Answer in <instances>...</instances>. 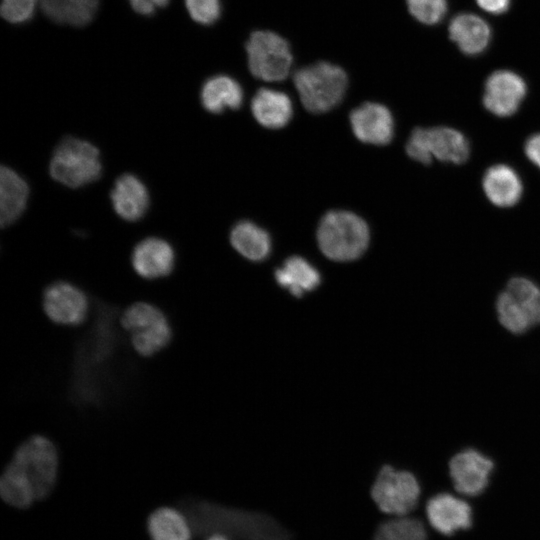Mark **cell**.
<instances>
[{
    "label": "cell",
    "mask_w": 540,
    "mask_h": 540,
    "mask_svg": "<svg viewBox=\"0 0 540 540\" xmlns=\"http://www.w3.org/2000/svg\"><path fill=\"white\" fill-rule=\"evenodd\" d=\"M119 325L129 335L130 348L140 357H155L173 342L174 330L168 315L149 300L129 303L119 314Z\"/></svg>",
    "instance_id": "obj_1"
},
{
    "label": "cell",
    "mask_w": 540,
    "mask_h": 540,
    "mask_svg": "<svg viewBox=\"0 0 540 540\" xmlns=\"http://www.w3.org/2000/svg\"><path fill=\"white\" fill-rule=\"evenodd\" d=\"M317 241L322 253L334 261L359 258L369 243L366 222L354 213L330 211L321 219Z\"/></svg>",
    "instance_id": "obj_2"
},
{
    "label": "cell",
    "mask_w": 540,
    "mask_h": 540,
    "mask_svg": "<svg viewBox=\"0 0 540 540\" xmlns=\"http://www.w3.org/2000/svg\"><path fill=\"white\" fill-rule=\"evenodd\" d=\"M303 106L311 113H324L341 102L348 78L344 70L328 62L298 69L293 76Z\"/></svg>",
    "instance_id": "obj_3"
},
{
    "label": "cell",
    "mask_w": 540,
    "mask_h": 540,
    "mask_svg": "<svg viewBox=\"0 0 540 540\" xmlns=\"http://www.w3.org/2000/svg\"><path fill=\"white\" fill-rule=\"evenodd\" d=\"M49 170L52 178L63 185L84 186L101 175L99 150L85 140L66 137L55 148Z\"/></svg>",
    "instance_id": "obj_4"
},
{
    "label": "cell",
    "mask_w": 540,
    "mask_h": 540,
    "mask_svg": "<svg viewBox=\"0 0 540 540\" xmlns=\"http://www.w3.org/2000/svg\"><path fill=\"white\" fill-rule=\"evenodd\" d=\"M500 323L508 331L521 334L540 324V287L524 277L507 283L496 301Z\"/></svg>",
    "instance_id": "obj_5"
},
{
    "label": "cell",
    "mask_w": 540,
    "mask_h": 540,
    "mask_svg": "<svg viewBox=\"0 0 540 540\" xmlns=\"http://www.w3.org/2000/svg\"><path fill=\"white\" fill-rule=\"evenodd\" d=\"M11 463L28 479L37 500L51 492L57 476L58 453L49 438L30 436L17 447Z\"/></svg>",
    "instance_id": "obj_6"
},
{
    "label": "cell",
    "mask_w": 540,
    "mask_h": 540,
    "mask_svg": "<svg viewBox=\"0 0 540 540\" xmlns=\"http://www.w3.org/2000/svg\"><path fill=\"white\" fill-rule=\"evenodd\" d=\"M406 152L410 158L422 164L439 161L461 164L470 153L469 142L458 130L446 127L414 129L407 141Z\"/></svg>",
    "instance_id": "obj_7"
},
{
    "label": "cell",
    "mask_w": 540,
    "mask_h": 540,
    "mask_svg": "<svg viewBox=\"0 0 540 540\" xmlns=\"http://www.w3.org/2000/svg\"><path fill=\"white\" fill-rule=\"evenodd\" d=\"M40 306L53 324L72 328L84 324L91 311V300L85 289L68 280H54L41 291Z\"/></svg>",
    "instance_id": "obj_8"
},
{
    "label": "cell",
    "mask_w": 540,
    "mask_h": 540,
    "mask_svg": "<svg viewBox=\"0 0 540 540\" xmlns=\"http://www.w3.org/2000/svg\"><path fill=\"white\" fill-rule=\"evenodd\" d=\"M370 496L381 512L406 516L417 506L420 485L411 472L384 465L375 476Z\"/></svg>",
    "instance_id": "obj_9"
},
{
    "label": "cell",
    "mask_w": 540,
    "mask_h": 540,
    "mask_svg": "<svg viewBox=\"0 0 540 540\" xmlns=\"http://www.w3.org/2000/svg\"><path fill=\"white\" fill-rule=\"evenodd\" d=\"M248 66L252 75L265 81L284 80L293 57L289 43L271 31H255L246 43Z\"/></svg>",
    "instance_id": "obj_10"
},
{
    "label": "cell",
    "mask_w": 540,
    "mask_h": 540,
    "mask_svg": "<svg viewBox=\"0 0 540 540\" xmlns=\"http://www.w3.org/2000/svg\"><path fill=\"white\" fill-rule=\"evenodd\" d=\"M527 93L524 79L517 73L500 69L490 74L485 82L483 105L499 117L513 115Z\"/></svg>",
    "instance_id": "obj_11"
},
{
    "label": "cell",
    "mask_w": 540,
    "mask_h": 540,
    "mask_svg": "<svg viewBox=\"0 0 540 540\" xmlns=\"http://www.w3.org/2000/svg\"><path fill=\"white\" fill-rule=\"evenodd\" d=\"M175 261V251L171 244L158 237L143 239L135 245L131 254L134 273L146 281L168 277L175 268Z\"/></svg>",
    "instance_id": "obj_12"
},
{
    "label": "cell",
    "mask_w": 540,
    "mask_h": 540,
    "mask_svg": "<svg viewBox=\"0 0 540 540\" xmlns=\"http://www.w3.org/2000/svg\"><path fill=\"white\" fill-rule=\"evenodd\" d=\"M449 470L458 492L467 496H477L489 483L493 462L477 450L466 449L451 459Z\"/></svg>",
    "instance_id": "obj_13"
},
{
    "label": "cell",
    "mask_w": 540,
    "mask_h": 540,
    "mask_svg": "<svg viewBox=\"0 0 540 540\" xmlns=\"http://www.w3.org/2000/svg\"><path fill=\"white\" fill-rule=\"evenodd\" d=\"M350 122L355 136L364 143L385 145L393 138V117L384 105L364 103L351 112Z\"/></svg>",
    "instance_id": "obj_14"
},
{
    "label": "cell",
    "mask_w": 540,
    "mask_h": 540,
    "mask_svg": "<svg viewBox=\"0 0 540 540\" xmlns=\"http://www.w3.org/2000/svg\"><path fill=\"white\" fill-rule=\"evenodd\" d=\"M430 525L443 535H452L472 524V510L467 502L448 493H439L426 504Z\"/></svg>",
    "instance_id": "obj_15"
},
{
    "label": "cell",
    "mask_w": 540,
    "mask_h": 540,
    "mask_svg": "<svg viewBox=\"0 0 540 540\" xmlns=\"http://www.w3.org/2000/svg\"><path fill=\"white\" fill-rule=\"evenodd\" d=\"M448 33L460 51L471 56L485 51L491 40L489 24L473 13L454 16L449 23Z\"/></svg>",
    "instance_id": "obj_16"
},
{
    "label": "cell",
    "mask_w": 540,
    "mask_h": 540,
    "mask_svg": "<svg viewBox=\"0 0 540 540\" xmlns=\"http://www.w3.org/2000/svg\"><path fill=\"white\" fill-rule=\"evenodd\" d=\"M482 186L488 200L502 208L517 204L523 191L518 173L505 164L491 166L483 176Z\"/></svg>",
    "instance_id": "obj_17"
},
{
    "label": "cell",
    "mask_w": 540,
    "mask_h": 540,
    "mask_svg": "<svg viewBox=\"0 0 540 540\" xmlns=\"http://www.w3.org/2000/svg\"><path fill=\"white\" fill-rule=\"evenodd\" d=\"M115 212L124 220L137 221L147 210L149 194L145 185L132 174L119 177L111 191Z\"/></svg>",
    "instance_id": "obj_18"
},
{
    "label": "cell",
    "mask_w": 540,
    "mask_h": 540,
    "mask_svg": "<svg viewBox=\"0 0 540 540\" xmlns=\"http://www.w3.org/2000/svg\"><path fill=\"white\" fill-rule=\"evenodd\" d=\"M253 116L264 127L278 129L292 117V103L283 92L261 88L251 102Z\"/></svg>",
    "instance_id": "obj_19"
},
{
    "label": "cell",
    "mask_w": 540,
    "mask_h": 540,
    "mask_svg": "<svg viewBox=\"0 0 540 540\" xmlns=\"http://www.w3.org/2000/svg\"><path fill=\"white\" fill-rule=\"evenodd\" d=\"M29 195L26 181L9 167L0 171V223L2 227L12 224L25 209Z\"/></svg>",
    "instance_id": "obj_20"
},
{
    "label": "cell",
    "mask_w": 540,
    "mask_h": 540,
    "mask_svg": "<svg viewBox=\"0 0 540 540\" xmlns=\"http://www.w3.org/2000/svg\"><path fill=\"white\" fill-rule=\"evenodd\" d=\"M43 13L53 22L82 27L90 23L100 0H39Z\"/></svg>",
    "instance_id": "obj_21"
},
{
    "label": "cell",
    "mask_w": 540,
    "mask_h": 540,
    "mask_svg": "<svg viewBox=\"0 0 540 540\" xmlns=\"http://www.w3.org/2000/svg\"><path fill=\"white\" fill-rule=\"evenodd\" d=\"M243 101V91L238 82L226 75L209 78L201 89L203 107L211 113H220L226 108L237 109Z\"/></svg>",
    "instance_id": "obj_22"
},
{
    "label": "cell",
    "mask_w": 540,
    "mask_h": 540,
    "mask_svg": "<svg viewBox=\"0 0 540 540\" xmlns=\"http://www.w3.org/2000/svg\"><path fill=\"white\" fill-rule=\"evenodd\" d=\"M277 283L295 297L314 290L320 284V274L307 260L299 256L288 258L275 271Z\"/></svg>",
    "instance_id": "obj_23"
},
{
    "label": "cell",
    "mask_w": 540,
    "mask_h": 540,
    "mask_svg": "<svg viewBox=\"0 0 540 540\" xmlns=\"http://www.w3.org/2000/svg\"><path fill=\"white\" fill-rule=\"evenodd\" d=\"M230 241L237 252L252 261L264 260L271 250L269 234L250 221H241L235 225Z\"/></svg>",
    "instance_id": "obj_24"
},
{
    "label": "cell",
    "mask_w": 540,
    "mask_h": 540,
    "mask_svg": "<svg viewBox=\"0 0 540 540\" xmlns=\"http://www.w3.org/2000/svg\"><path fill=\"white\" fill-rule=\"evenodd\" d=\"M148 531L152 540L191 539V529L185 517L169 507L159 508L149 516Z\"/></svg>",
    "instance_id": "obj_25"
},
{
    "label": "cell",
    "mask_w": 540,
    "mask_h": 540,
    "mask_svg": "<svg viewBox=\"0 0 540 540\" xmlns=\"http://www.w3.org/2000/svg\"><path fill=\"white\" fill-rule=\"evenodd\" d=\"M0 492L5 502L17 508H27L37 500L28 479L11 462L1 477Z\"/></svg>",
    "instance_id": "obj_26"
},
{
    "label": "cell",
    "mask_w": 540,
    "mask_h": 540,
    "mask_svg": "<svg viewBox=\"0 0 540 540\" xmlns=\"http://www.w3.org/2000/svg\"><path fill=\"white\" fill-rule=\"evenodd\" d=\"M423 523L412 517L401 516L387 520L376 528L372 540H426Z\"/></svg>",
    "instance_id": "obj_27"
},
{
    "label": "cell",
    "mask_w": 540,
    "mask_h": 540,
    "mask_svg": "<svg viewBox=\"0 0 540 540\" xmlns=\"http://www.w3.org/2000/svg\"><path fill=\"white\" fill-rule=\"evenodd\" d=\"M410 14L426 25L439 23L446 15L447 0H406Z\"/></svg>",
    "instance_id": "obj_28"
},
{
    "label": "cell",
    "mask_w": 540,
    "mask_h": 540,
    "mask_svg": "<svg viewBox=\"0 0 540 540\" xmlns=\"http://www.w3.org/2000/svg\"><path fill=\"white\" fill-rule=\"evenodd\" d=\"M185 6L192 20L201 25H211L221 15V0H185Z\"/></svg>",
    "instance_id": "obj_29"
},
{
    "label": "cell",
    "mask_w": 540,
    "mask_h": 540,
    "mask_svg": "<svg viewBox=\"0 0 540 540\" xmlns=\"http://www.w3.org/2000/svg\"><path fill=\"white\" fill-rule=\"evenodd\" d=\"M37 0H2V17L12 24L28 22L34 15Z\"/></svg>",
    "instance_id": "obj_30"
},
{
    "label": "cell",
    "mask_w": 540,
    "mask_h": 540,
    "mask_svg": "<svg viewBox=\"0 0 540 540\" xmlns=\"http://www.w3.org/2000/svg\"><path fill=\"white\" fill-rule=\"evenodd\" d=\"M170 0H129L132 9L142 15L151 16L158 9L164 8L169 4Z\"/></svg>",
    "instance_id": "obj_31"
},
{
    "label": "cell",
    "mask_w": 540,
    "mask_h": 540,
    "mask_svg": "<svg viewBox=\"0 0 540 540\" xmlns=\"http://www.w3.org/2000/svg\"><path fill=\"white\" fill-rule=\"evenodd\" d=\"M524 151L527 158L540 168V133L534 134L527 139Z\"/></svg>",
    "instance_id": "obj_32"
},
{
    "label": "cell",
    "mask_w": 540,
    "mask_h": 540,
    "mask_svg": "<svg viewBox=\"0 0 540 540\" xmlns=\"http://www.w3.org/2000/svg\"><path fill=\"white\" fill-rule=\"evenodd\" d=\"M477 5L484 11L498 15L506 12L510 6V0H475Z\"/></svg>",
    "instance_id": "obj_33"
},
{
    "label": "cell",
    "mask_w": 540,
    "mask_h": 540,
    "mask_svg": "<svg viewBox=\"0 0 540 540\" xmlns=\"http://www.w3.org/2000/svg\"><path fill=\"white\" fill-rule=\"evenodd\" d=\"M207 540H228V539L223 535L214 534L211 537H209Z\"/></svg>",
    "instance_id": "obj_34"
}]
</instances>
